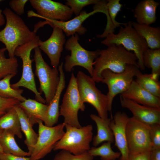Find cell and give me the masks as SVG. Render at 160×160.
Instances as JSON below:
<instances>
[{
  "label": "cell",
  "mask_w": 160,
  "mask_h": 160,
  "mask_svg": "<svg viewBox=\"0 0 160 160\" xmlns=\"http://www.w3.org/2000/svg\"><path fill=\"white\" fill-rule=\"evenodd\" d=\"M94 70L91 77L95 82H101V73L105 69L115 73H120L127 65H137V59L134 52L126 50L121 45L112 44L102 49L94 61Z\"/></svg>",
  "instance_id": "obj_1"
},
{
  "label": "cell",
  "mask_w": 160,
  "mask_h": 160,
  "mask_svg": "<svg viewBox=\"0 0 160 160\" xmlns=\"http://www.w3.org/2000/svg\"><path fill=\"white\" fill-rule=\"evenodd\" d=\"M3 13L6 24L0 31V41L5 45L9 57L13 58L16 49L33 40L37 31H31L21 17L10 9L5 8Z\"/></svg>",
  "instance_id": "obj_2"
},
{
  "label": "cell",
  "mask_w": 160,
  "mask_h": 160,
  "mask_svg": "<svg viewBox=\"0 0 160 160\" xmlns=\"http://www.w3.org/2000/svg\"><path fill=\"white\" fill-rule=\"evenodd\" d=\"M129 21L121 27L117 34H109L101 43L108 47L112 44L121 45L126 50L133 51L137 59V65L140 70L144 71L145 68L143 63V55L148 48L145 40L137 33Z\"/></svg>",
  "instance_id": "obj_3"
},
{
  "label": "cell",
  "mask_w": 160,
  "mask_h": 160,
  "mask_svg": "<svg viewBox=\"0 0 160 160\" xmlns=\"http://www.w3.org/2000/svg\"><path fill=\"white\" fill-rule=\"evenodd\" d=\"M79 93L82 102L92 105L97 111L98 116L110 123L108 117V99L96 86L95 81L82 71L78 72L76 77Z\"/></svg>",
  "instance_id": "obj_4"
},
{
  "label": "cell",
  "mask_w": 160,
  "mask_h": 160,
  "mask_svg": "<svg viewBox=\"0 0 160 160\" xmlns=\"http://www.w3.org/2000/svg\"><path fill=\"white\" fill-rule=\"evenodd\" d=\"M66 132L56 144L53 150H64L74 155L88 151L93 139V127L88 124L76 128L65 124Z\"/></svg>",
  "instance_id": "obj_5"
},
{
  "label": "cell",
  "mask_w": 160,
  "mask_h": 160,
  "mask_svg": "<svg viewBox=\"0 0 160 160\" xmlns=\"http://www.w3.org/2000/svg\"><path fill=\"white\" fill-rule=\"evenodd\" d=\"M78 35L77 33L71 36L65 44V49L71 52L70 55L65 58L63 68L67 72H71L76 66L82 67L86 69L91 77L94 70V60L99 56L101 50H87L79 44Z\"/></svg>",
  "instance_id": "obj_6"
},
{
  "label": "cell",
  "mask_w": 160,
  "mask_h": 160,
  "mask_svg": "<svg viewBox=\"0 0 160 160\" xmlns=\"http://www.w3.org/2000/svg\"><path fill=\"white\" fill-rule=\"evenodd\" d=\"M39 37L37 36L32 40L25 44L18 47L15 52V56L19 57L22 61V73L21 78L17 82L11 84L15 89L20 87L25 88L32 92L35 95L37 101L43 104L46 102L37 90L36 85L34 76L32 70V60L31 58L32 49L38 47Z\"/></svg>",
  "instance_id": "obj_7"
},
{
  "label": "cell",
  "mask_w": 160,
  "mask_h": 160,
  "mask_svg": "<svg viewBox=\"0 0 160 160\" xmlns=\"http://www.w3.org/2000/svg\"><path fill=\"white\" fill-rule=\"evenodd\" d=\"M141 72L137 66L127 65L125 70L120 73H115L105 69L101 73V82L106 84L108 88L106 95L108 99V112H111L113 100L115 96L122 94L130 87L133 78Z\"/></svg>",
  "instance_id": "obj_8"
},
{
  "label": "cell",
  "mask_w": 160,
  "mask_h": 160,
  "mask_svg": "<svg viewBox=\"0 0 160 160\" xmlns=\"http://www.w3.org/2000/svg\"><path fill=\"white\" fill-rule=\"evenodd\" d=\"M34 60L35 74L38 78L39 92L44 93L46 103L48 105L53 98L59 84L60 77L57 68H51L44 60L39 47L34 49Z\"/></svg>",
  "instance_id": "obj_9"
},
{
  "label": "cell",
  "mask_w": 160,
  "mask_h": 160,
  "mask_svg": "<svg viewBox=\"0 0 160 160\" xmlns=\"http://www.w3.org/2000/svg\"><path fill=\"white\" fill-rule=\"evenodd\" d=\"M60 107L59 115L64 117L65 124L78 128L82 127L78 119V111H84L86 107L80 97L73 73L71 74Z\"/></svg>",
  "instance_id": "obj_10"
},
{
  "label": "cell",
  "mask_w": 160,
  "mask_h": 160,
  "mask_svg": "<svg viewBox=\"0 0 160 160\" xmlns=\"http://www.w3.org/2000/svg\"><path fill=\"white\" fill-rule=\"evenodd\" d=\"M150 126L133 117L129 118L126 128V138L129 153L151 151Z\"/></svg>",
  "instance_id": "obj_11"
},
{
  "label": "cell",
  "mask_w": 160,
  "mask_h": 160,
  "mask_svg": "<svg viewBox=\"0 0 160 160\" xmlns=\"http://www.w3.org/2000/svg\"><path fill=\"white\" fill-rule=\"evenodd\" d=\"M42 121L39 124L38 137L30 158L31 160H39L53 150L56 143L64 135L65 124L63 122L52 127L44 125Z\"/></svg>",
  "instance_id": "obj_12"
},
{
  "label": "cell",
  "mask_w": 160,
  "mask_h": 160,
  "mask_svg": "<svg viewBox=\"0 0 160 160\" xmlns=\"http://www.w3.org/2000/svg\"><path fill=\"white\" fill-rule=\"evenodd\" d=\"M32 7L37 13L29 11L28 17H35L46 20L62 21L69 20L73 14L70 7L59 2L50 0H30Z\"/></svg>",
  "instance_id": "obj_13"
},
{
  "label": "cell",
  "mask_w": 160,
  "mask_h": 160,
  "mask_svg": "<svg viewBox=\"0 0 160 160\" xmlns=\"http://www.w3.org/2000/svg\"><path fill=\"white\" fill-rule=\"evenodd\" d=\"M107 1L100 0L93 7V10L89 13L85 11H82L78 16L71 20L62 21L55 20H46L49 22V25L52 28L56 27L61 29L67 36H71L76 33L82 35L87 31L83 26L84 22L92 15L98 12L108 15L106 4Z\"/></svg>",
  "instance_id": "obj_14"
},
{
  "label": "cell",
  "mask_w": 160,
  "mask_h": 160,
  "mask_svg": "<svg viewBox=\"0 0 160 160\" xmlns=\"http://www.w3.org/2000/svg\"><path fill=\"white\" fill-rule=\"evenodd\" d=\"M53 28L52 33L49 39L44 41L39 40L38 47L47 55L52 67L57 68L66 39L61 29L56 27Z\"/></svg>",
  "instance_id": "obj_15"
},
{
  "label": "cell",
  "mask_w": 160,
  "mask_h": 160,
  "mask_svg": "<svg viewBox=\"0 0 160 160\" xmlns=\"http://www.w3.org/2000/svg\"><path fill=\"white\" fill-rule=\"evenodd\" d=\"M129 118L126 113L118 111L111 119L109 124L113 135L115 145L121 154L120 160H128L129 154L126 133Z\"/></svg>",
  "instance_id": "obj_16"
},
{
  "label": "cell",
  "mask_w": 160,
  "mask_h": 160,
  "mask_svg": "<svg viewBox=\"0 0 160 160\" xmlns=\"http://www.w3.org/2000/svg\"><path fill=\"white\" fill-rule=\"evenodd\" d=\"M120 102L122 107L129 110L138 121L150 126L160 124V109L142 105L121 96Z\"/></svg>",
  "instance_id": "obj_17"
},
{
  "label": "cell",
  "mask_w": 160,
  "mask_h": 160,
  "mask_svg": "<svg viewBox=\"0 0 160 160\" xmlns=\"http://www.w3.org/2000/svg\"><path fill=\"white\" fill-rule=\"evenodd\" d=\"M120 96L142 105L160 109V98L145 90L135 80L133 81L129 88Z\"/></svg>",
  "instance_id": "obj_18"
},
{
  "label": "cell",
  "mask_w": 160,
  "mask_h": 160,
  "mask_svg": "<svg viewBox=\"0 0 160 160\" xmlns=\"http://www.w3.org/2000/svg\"><path fill=\"white\" fill-rule=\"evenodd\" d=\"M63 63L62 62L58 66L60 80L55 94L49 104L44 123L47 126L52 127L58 121L59 115V104L61 95L65 85Z\"/></svg>",
  "instance_id": "obj_19"
},
{
  "label": "cell",
  "mask_w": 160,
  "mask_h": 160,
  "mask_svg": "<svg viewBox=\"0 0 160 160\" xmlns=\"http://www.w3.org/2000/svg\"><path fill=\"white\" fill-rule=\"evenodd\" d=\"M159 3L154 0L140 1L134 9V16L137 23L149 25L156 20V10Z\"/></svg>",
  "instance_id": "obj_20"
},
{
  "label": "cell",
  "mask_w": 160,
  "mask_h": 160,
  "mask_svg": "<svg viewBox=\"0 0 160 160\" xmlns=\"http://www.w3.org/2000/svg\"><path fill=\"white\" fill-rule=\"evenodd\" d=\"M18 105L23 109L32 126L40 121L44 122L48 105L29 98L20 102Z\"/></svg>",
  "instance_id": "obj_21"
},
{
  "label": "cell",
  "mask_w": 160,
  "mask_h": 160,
  "mask_svg": "<svg viewBox=\"0 0 160 160\" xmlns=\"http://www.w3.org/2000/svg\"><path fill=\"white\" fill-rule=\"evenodd\" d=\"M14 108L19 117L21 131L25 136L24 143L26 145L28 152L31 155L37 142L38 134L34 130L28 118L20 106L17 105Z\"/></svg>",
  "instance_id": "obj_22"
},
{
  "label": "cell",
  "mask_w": 160,
  "mask_h": 160,
  "mask_svg": "<svg viewBox=\"0 0 160 160\" xmlns=\"http://www.w3.org/2000/svg\"><path fill=\"white\" fill-rule=\"evenodd\" d=\"M132 25L137 33L145 41L148 48L155 49H160V28L149 25L132 22Z\"/></svg>",
  "instance_id": "obj_23"
},
{
  "label": "cell",
  "mask_w": 160,
  "mask_h": 160,
  "mask_svg": "<svg viewBox=\"0 0 160 160\" xmlns=\"http://www.w3.org/2000/svg\"><path fill=\"white\" fill-rule=\"evenodd\" d=\"M120 0H108L107 1L106 6L108 14L107 23L105 29L101 34L97 36L98 38H104L109 34L115 32V29L120 25H124L126 23H120L116 20L115 18L118 13L121 11L122 5L120 3Z\"/></svg>",
  "instance_id": "obj_24"
},
{
  "label": "cell",
  "mask_w": 160,
  "mask_h": 160,
  "mask_svg": "<svg viewBox=\"0 0 160 160\" xmlns=\"http://www.w3.org/2000/svg\"><path fill=\"white\" fill-rule=\"evenodd\" d=\"M91 119L95 123L97 127V134L93 137V145L96 147L103 142L111 143L114 141L113 135L110 127L109 123L105 121L96 114H91Z\"/></svg>",
  "instance_id": "obj_25"
},
{
  "label": "cell",
  "mask_w": 160,
  "mask_h": 160,
  "mask_svg": "<svg viewBox=\"0 0 160 160\" xmlns=\"http://www.w3.org/2000/svg\"><path fill=\"white\" fill-rule=\"evenodd\" d=\"M14 136L10 131L3 130L0 135V145L4 153L20 156L30 157L28 152L23 151L17 145Z\"/></svg>",
  "instance_id": "obj_26"
},
{
  "label": "cell",
  "mask_w": 160,
  "mask_h": 160,
  "mask_svg": "<svg viewBox=\"0 0 160 160\" xmlns=\"http://www.w3.org/2000/svg\"><path fill=\"white\" fill-rule=\"evenodd\" d=\"M0 129L9 131L19 138H22L19 119L14 107L0 117Z\"/></svg>",
  "instance_id": "obj_27"
},
{
  "label": "cell",
  "mask_w": 160,
  "mask_h": 160,
  "mask_svg": "<svg viewBox=\"0 0 160 160\" xmlns=\"http://www.w3.org/2000/svg\"><path fill=\"white\" fill-rule=\"evenodd\" d=\"M143 64L145 67L151 69L152 77L159 80L160 75V49H147L143 55Z\"/></svg>",
  "instance_id": "obj_28"
},
{
  "label": "cell",
  "mask_w": 160,
  "mask_h": 160,
  "mask_svg": "<svg viewBox=\"0 0 160 160\" xmlns=\"http://www.w3.org/2000/svg\"><path fill=\"white\" fill-rule=\"evenodd\" d=\"M15 76L12 74L8 75L0 80V97L15 99L22 102L26 100L22 95L23 90L20 88H12L10 84L11 79Z\"/></svg>",
  "instance_id": "obj_29"
},
{
  "label": "cell",
  "mask_w": 160,
  "mask_h": 160,
  "mask_svg": "<svg viewBox=\"0 0 160 160\" xmlns=\"http://www.w3.org/2000/svg\"><path fill=\"white\" fill-rule=\"evenodd\" d=\"M136 81L145 90L160 98V83L153 78L151 74H143L141 72L136 76Z\"/></svg>",
  "instance_id": "obj_30"
},
{
  "label": "cell",
  "mask_w": 160,
  "mask_h": 160,
  "mask_svg": "<svg viewBox=\"0 0 160 160\" xmlns=\"http://www.w3.org/2000/svg\"><path fill=\"white\" fill-rule=\"evenodd\" d=\"M5 47L0 49V80L9 74L16 75L18 72V61L15 57L7 58Z\"/></svg>",
  "instance_id": "obj_31"
},
{
  "label": "cell",
  "mask_w": 160,
  "mask_h": 160,
  "mask_svg": "<svg viewBox=\"0 0 160 160\" xmlns=\"http://www.w3.org/2000/svg\"><path fill=\"white\" fill-rule=\"evenodd\" d=\"M111 144V142H106L99 147H91L88 152L93 157L100 156L101 160H116L120 156L121 154L112 150Z\"/></svg>",
  "instance_id": "obj_32"
},
{
  "label": "cell",
  "mask_w": 160,
  "mask_h": 160,
  "mask_svg": "<svg viewBox=\"0 0 160 160\" xmlns=\"http://www.w3.org/2000/svg\"><path fill=\"white\" fill-rule=\"evenodd\" d=\"M93 157L88 152L79 155H74L64 150H61L55 156L53 160H93Z\"/></svg>",
  "instance_id": "obj_33"
},
{
  "label": "cell",
  "mask_w": 160,
  "mask_h": 160,
  "mask_svg": "<svg viewBox=\"0 0 160 160\" xmlns=\"http://www.w3.org/2000/svg\"><path fill=\"white\" fill-rule=\"evenodd\" d=\"M65 5L70 8L73 13L78 15L85 7L90 4H95L100 0H67Z\"/></svg>",
  "instance_id": "obj_34"
},
{
  "label": "cell",
  "mask_w": 160,
  "mask_h": 160,
  "mask_svg": "<svg viewBox=\"0 0 160 160\" xmlns=\"http://www.w3.org/2000/svg\"><path fill=\"white\" fill-rule=\"evenodd\" d=\"M150 136L152 150L160 148V124L150 126Z\"/></svg>",
  "instance_id": "obj_35"
},
{
  "label": "cell",
  "mask_w": 160,
  "mask_h": 160,
  "mask_svg": "<svg viewBox=\"0 0 160 160\" xmlns=\"http://www.w3.org/2000/svg\"><path fill=\"white\" fill-rule=\"evenodd\" d=\"M20 102L13 98H6L0 97V116L18 105Z\"/></svg>",
  "instance_id": "obj_36"
},
{
  "label": "cell",
  "mask_w": 160,
  "mask_h": 160,
  "mask_svg": "<svg viewBox=\"0 0 160 160\" xmlns=\"http://www.w3.org/2000/svg\"><path fill=\"white\" fill-rule=\"evenodd\" d=\"M28 1V0H11L9 2V5L11 10L20 16L24 14L25 5Z\"/></svg>",
  "instance_id": "obj_37"
},
{
  "label": "cell",
  "mask_w": 160,
  "mask_h": 160,
  "mask_svg": "<svg viewBox=\"0 0 160 160\" xmlns=\"http://www.w3.org/2000/svg\"><path fill=\"white\" fill-rule=\"evenodd\" d=\"M151 151L135 154L129 153L128 160H150Z\"/></svg>",
  "instance_id": "obj_38"
},
{
  "label": "cell",
  "mask_w": 160,
  "mask_h": 160,
  "mask_svg": "<svg viewBox=\"0 0 160 160\" xmlns=\"http://www.w3.org/2000/svg\"><path fill=\"white\" fill-rule=\"evenodd\" d=\"M0 160H31L30 157L20 156L11 154L0 153Z\"/></svg>",
  "instance_id": "obj_39"
},
{
  "label": "cell",
  "mask_w": 160,
  "mask_h": 160,
  "mask_svg": "<svg viewBox=\"0 0 160 160\" xmlns=\"http://www.w3.org/2000/svg\"><path fill=\"white\" fill-rule=\"evenodd\" d=\"M150 160H160V148L153 149L151 150Z\"/></svg>",
  "instance_id": "obj_40"
},
{
  "label": "cell",
  "mask_w": 160,
  "mask_h": 160,
  "mask_svg": "<svg viewBox=\"0 0 160 160\" xmlns=\"http://www.w3.org/2000/svg\"><path fill=\"white\" fill-rule=\"evenodd\" d=\"M5 22V17L3 13V11L0 8V28L4 24Z\"/></svg>",
  "instance_id": "obj_41"
},
{
  "label": "cell",
  "mask_w": 160,
  "mask_h": 160,
  "mask_svg": "<svg viewBox=\"0 0 160 160\" xmlns=\"http://www.w3.org/2000/svg\"><path fill=\"white\" fill-rule=\"evenodd\" d=\"M3 130L1 129H0V135L1 134V132ZM0 153H4L3 151V150L2 149V148L0 145Z\"/></svg>",
  "instance_id": "obj_42"
},
{
  "label": "cell",
  "mask_w": 160,
  "mask_h": 160,
  "mask_svg": "<svg viewBox=\"0 0 160 160\" xmlns=\"http://www.w3.org/2000/svg\"><path fill=\"white\" fill-rule=\"evenodd\" d=\"M2 1V0H0V2H1Z\"/></svg>",
  "instance_id": "obj_43"
},
{
  "label": "cell",
  "mask_w": 160,
  "mask_h": 160,
  "mask_svg": "<svg viewBox=\"0 0 160 160\" xmlns=\"http://www.w3.org/2000/svg\"><path fill=\"white\" fill-rule=\"evenodd\" d=\"M0 117H1V116H0Z\"/></svg>",
  "instance_id": "obj_44"
},
{
  "label": "cell",
  "mask_w": 160,
  "mask_h": 160,
  "mask_svg": "<svg viewBox=\"0 0 160 160\" xmlns=\"http://www.w3.org/2000/svg\"></svg>",
  "instance_id": "obj_45"
}]
</instances>
